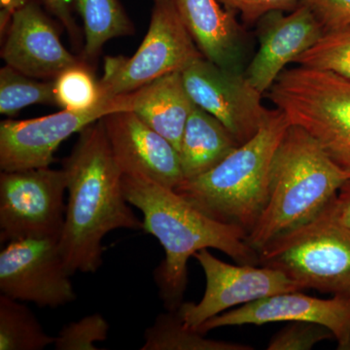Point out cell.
Segmentation results:
<instances>
[{"mask_svg":"<svg viewBox=\"0 0 350 350\" xmlns=\"http://www.w3.org/2000/svg\"><path fill=\"white\" fill-rule=\"evenodd\" d=\"M63 170L68 182L66 219L59 245L71 275L94 273L103 264V239L116 230H144L126 200L121 172L103 121L80 131Z\"/></svg>","mask_w":350,"mask_h":350,"instance_id":"obj_1","label":"cell"},{"mask_svg":"<svg viewBox=\"0 0 350 350\" xmlns=\"http://www.w3.org/2000/svg\"><path fill=\"white\" fill-rule=\"evenodd\" d=\"M123 189L126 200L144 215V231L155 237L165 250V259L153 275L165 310H178L184 303L188 261L200 250H217L239 264L260 266L247 232L206 215L174 189L126 174Z\"/></svg>","mask_w":350,"mask_h":350,"instance_id":"obj_2","label":"cell"},{"mask_svg":"<svg viewBox=\"0 0 350 350\" xmlns=\"http://www.w3.org/2000/svg\"><path fill=\"white\" fill-rule=\"evenodd\" d=\"M349 179L350 174L308 131L291 124L273 156L268 200L247 243L259 252L273 239L319 217Z\"/></svg>","mask_w":350,"mask_h":350,"instance_id":"obj_3","label":"cell"},{"mask_svg":"<svg viewBox=\"0 0 350 350\" xmlns=\"http://www.w3.org/2000/svg\"><path fill=\"white\" fill-rule=\"evenodd\" d=\"M290 125L275 108L254 137L213 169L183 180L175 192L211 218L250 234L266 206L271 163Z\"/></svg>","mask_w":350,"mask_h":350,"instance_id":"obj_4","label":"cell"},{"mask_svg":"<svg viewBox=\"0 0 350 350\" xmlns=\"http://www.w3.org/2000/svg\"><path fill=\"white\" fill-rule=\"evenodd\" d=\"M266 94L350 174V80L299 66L284 69Z\"/></svg>","mask_w":350,"mask_h":350,"instance_id":"obj_5","label":"cell"},{"mask_svg":"<svg viewBox=\"0 0 350 350\" xmlns=\"http://www.w3.org/2000/svg\"><path fill=\"white\" fill-rule=\"evenodd\" d=\"M258 254L260 266L280 269L303 290L350 298V228L336 220L329 207Z\"/></svg>","mask_w":350,"mask_h":350,"instance_id":"obj_6","label":"cell"},{"mask_svg":"<svg viewBox=\"0 0 350 350\" xmlns=\"http://www.w3.org/2000/svg\"><path fill=\"white\" fill-rule=\"evenodd\" d=\"M200 57L174 0H152L148 31L137 52L131 57L105 59L101 96L112 98L137 91L162 76L183 70Z\"/></svg>","mask_w":350,"mask_h":350,"instance_id":"obj_7","label":"cell"},{"mask_svg":"<svg viewBox=\"0 0 350 350\" xmlns=\"http://www.w3.org/2000/svg\"><path fill=\"white\" fill-rule=\"evenodd\" d=\"M68 182L63 169L50 167L0 174V241L61 238Z\"/></svg>","mask_w":350,"mask_h":350,"instance_id":"obj_8","label":"cell"},{"mask_svg":"<svg viewBox=\"0 0 350 350\" xmlns=\"http://www.w3.org/2000/svg\"><path fill=\"white\" fill-rule=\"evenodd\" d=\"M59 239L27 238L0 252V294L39 308H57L77 299Z\"/></svg>","mask_w":350,"mask_h":350,"instance_id":"obj_9","label":"cell"},{"mask_svg":"<svg viewBox=\"0 0 350 350\" xmlns=\"http://www.w3.org/2000/svg\"><path fill=\"white\" fill-rule=\"evenodd\" d=\"M131 110L129 94L105 98L87 111L63 110L27 120H4L0 123V169L16 172L50 167L64 140L108 114Z\"/></svg>","mask_w":350,"mask_h":350,"instance_id":"obj_10","label":"cell"},{"mask_svg":"<svg viewBox=\"0 0 350 350\" xmlns=\"http://www.w3.org/2000/svg\"><path fill=\"white\" fill-rule=\"evenodd\" d=\"M181 73L193 103L219 120L239 145L254 137L275 111L262 105V94L244 73L220 68L204 57Z\"/></svg>","mask_w":350,"mask_h":350,"instance_id":"obj_11","label":"cell"},{"mask_svg":"<svg viewBox=\"0 0 350 350\" xmlns=\"http://www.w3.org/2000/svg\"><path fill=\"white\" fill-rule=\"evenodd\" d=\"M206 278V290L199 304L184 301L179 308L186 325L193 329L230 308L273 295L303 291L298 283L280 269L221 261L208 250L196 253Z\"/></svg>","mask_w":350,"mask_h":350,"instance_id":"obj_12","label":"cell"},{"mask_svg":"<svg viewBox=\"0 0 350 350\" xmlns=\"http://www.w3.org/2000/svg\"><path fill=\"white\" fill-rule=\"evenodd\" d=\"M275 322H310L326 327L338 349H350V298L319 299L301 291L273 295L216 315L195 330L202 334L228 326L264 325Z\"/></svg>","mask_w":350,"mask_h":350,"instance_id":"obj_13","label":"cell"},{"mask_svg":"<svg viewBox=\"0 0 350 350\" xmlns=\"http://www.w3.org/2000/svg\"><path fill=\"white\" fill-rule=\"evenodd\" d=\"M59 27L38 0H27L14 13L4 34L2 59L25 75L54 80L83 62L64 47Z\"/></svg>","mask_w":350,"mask_h":350,"instance_id":"obj_14","label":"cell"},{"mask_svg":"<svg viewBox=\"0 0 350 350\" xmlns=\"http://www.w3.org/2000/svg\"><path fill=\"white\" fill-rule=\"evenodd\" d=\"M101 121L123 174L144 177L170 189L183 182L179 152L135 112L111 113Z\"/></svg>","mask_w":350,"mask_h":350,"instance_id":"obj_15","label":"cell"},{"mask_svg":"<svg viewBox=\"0 0 350 350\" xmlns=\"http://www.w3.org/2000/svg\"><path fill=\"white\" fill-rule=\"evenodd\" d=\"M257 24L259 48L246 66L244 75L264 94L287 64H295L321 38L324 29L306 3L288 14L269 13Z\"/></svg>","mask_w":350,"mask_h":350,"instance_id":"obj_16","label":"cell"},{"mask_svg":"<svg viewBox=\"0 0 350 350\" xmlns=\"http://www.w3.org/2000/svg\"><path fill=\"white\" fill-rule=\"evenodd\" d=\"M174 1L202 57L220 68L244 73L250 45L237 14L218 0Z\"/></svg>","mask_w":350,"mask_h":350,"instance_id":"obj_17","label":"cell"},{"mask_svg":"<svg viewBox=\"0 0 350 350\" xmlns=\"http://www.w3.org/2000/svg\"><path fill=\"white\" fill-rule=\"evenodd\" d=\"M129 94L131 111L170 140L179 152L186 123L195 105L181 71L162 76Z\"/></svg>","mask_w":350,"mask_h":350,"instance_id":"obj_18","label":"cell"},{"mask_svg":"<svg viewBox=\"0 0 350 350\" xmlns=\"http://www.w3.org/2000/svg\"><path fill=\"white\" fill-rule=\"evenodd\" d=\"M239 146L232 133L219 120L195 105L179 149L184 180L213 169Z\"/></svg>","mask_w":350,"mask_h":350,"instance_id":"obj_19","label":"cell"},{"mask_svg":"<svg viewBox=\"0 0 350 350\" xmlns=\"http://www.w3.org/2000/svg\"><path fill=\"white\" fill-rule=\"evenodd\" d=\"M84 27L82 59L94 62L110 39L133 36L135 25L119 0H71Z\"/></svg>","mask_w":350,"mask_h":350,"instance_id":"obj_20","label":"cell"},{"mask_svg":"<svg viewBox=\"0 0 350 350\" xmlns=\"http://www.w3.org/2000/svg\"><path fill=\"white\" fill-rule=\"evenodd\" d=\"M206 334L186 325L178 310L157 317L144 332L142 350H253L250 345L204 337Z\"/></svg>","mask_w":350,"mask_h":350,"instance_id":"obj_21","label":"cell"},{"mask_svg":"<svg viewBox=\"0 0 350 350\" xmlns=\"http://www.w3.org/2000/svg\"><path fill=\"white\" fill-rule=\"evenodd\" d=\"M55 338L22 301L0 295V350H42Z\"/></svg>","mask_w":350,"mask_h":350,"instance_id":"obj_22","label":"cell"},{"mask_svg":"<svg viewBox=\"0 0 350 350\" xmlns=\"http://www.w3.org/2000/svg\"><path fill=\"white\" fill-rule=\"evenodd\" d=\"M54 80L31 77L5 66L0 69V113L13 117L34 105H56Z\"/></svg>","mask_w":350,"mask_h":350,"instance_id":"obj_23","label":"cell"},{"mask_svg":"<svg viewBox=\"0 0 350 350\" xmlns=\"http://www.w3.org/2000/svg\"><path fill=\"white\" fill-rule=\"evenodd\" d=\"M57 107L68 111H87L105 100L100 80L94 77L89 64L82 63L64 70L54 79Z\"/></svg>","mask_w":350,"mask_h":350,"instance_id":"obj_24","label":"cell"},{"mask_svg":"<svg viewBox=\"0 0 350 350\" xmlns=\"http://www.w3.org/2000/svg\"><path fill=\"white\" fill-rule=\"evenodd\" d=\"M295 64L328 71L350 80V24L324 32L321 38L301 55Z\"/></svg>","mask_w":350,"mask_h":350,"instance_id":"obj_25","label":"cell"},{"mask_svg":"<svg viewBox=\"0 0 350 350\" xmlns=\"http://www.w3.org/2000/svg\"><path fill=\"white\" fill-rule=\"evenodd\" d=\"M108 333L107 320L100 313H94L66 324L53 345L57 350H98L96 342L107 340Z\"/></svg>","mask_w":350,"mask_h":350,"instance_id":"obj_26","label":"cell"},{"mask_svg":"<svg viewBox=\"0 0 350 350\" xmlns=\"http://www.w3.org/2000/svg\"><path fill=\"white\" fill-rule=\"evenodd\" d=\"M334 338L326 327L310 322H292L269 340L268 350H310L323 340Z\"/></svg>","mask_w":350,"mask_h":350,"instance_id":"obj_27","label":"cell"},{"mask_svg":"<svg viewBox=\"0 0 350 350\" xmlns=\"http://www.w3.org/2000/svg\"><path fill=\"white\" fill-rule=\"evenodd\" d=\"M228 10L241 15L244 24L254 25L271 12H291L306 0H218Z\"/></svg>","mask_w":350,"mask_h":350,"instance_id":"obj_28","label":"cell"},{"mask_svg":"<svg viewBox=\"0 0 350 350\" xmlns=\"http://www.w3.org/2000/svg\"><path fill=\"white\" fill-rule=\"evenodd\" d=\"M324 32L350 24V0H306Z\"/></svg>","mask_w":350,"mask_h":350,"instance_id":"obj_29","label":"cell"},{"mask_svg":"<svg viewBox=\"0 0 350 350\" xmlns=\"http://www.w3.org/2000/svg\"><path fill=\"white\" fill-rule=\"evenodd\" d=\"M38 1L44 9L66 29L75 43L79 44L81 34L71 11V0H38Z\"/></svg>","mask_w":350,"mask_h":350,"instance_id":"obj_30","label":"cell"},{"mask_svg":"<svg viewBox=\"0 0 350 350\" xmlns=\"http://www.w3.org/2000/svg\"><path fill=\"white\" fill-rule=\"evenodd\" d=\"M329 211L336 220L350 228V179L338 191L337 197L329 206Z\"/></svg>","mask_w":350,"mask_h":350,"instance_id":"obj_31","label":"cell"},{"mask_svg":"<svg viewBox=\"0 0 350 350\" xmlns=\"http://www.w3.org/2000/svg\"><path fill=\"white\" fill-rule=\"evenodd\" d=\"M27 0H0V32L1 38L10 25L14 13L24 6Z\"/></svg>","mask_w":350,"mask_h":350,"instance_id":"obj_32","label":"cell"}]
</instances>
